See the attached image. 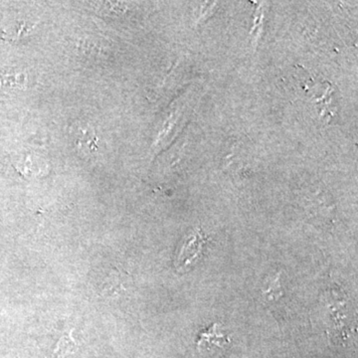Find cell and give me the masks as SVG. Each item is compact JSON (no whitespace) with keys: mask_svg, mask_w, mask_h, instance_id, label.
I'll return each mask as SVG.
<instances>
[{"mask_svg":"<svg viewBox=\"0 0 358 358\" xmlns=\"http://www.w3.org/2000/svg\"><path fill=\"white\" fill-rule=\"evenodd\" d=\"M200 236L201 235H192V237L186 238L185 243H183L180 253L176 259V267L182 268L199 256L202 249V241H204L203 238Z\"/></svg>","mask_w":358,"mask_h":358,"instance_id":"6da1fadb","label":"cell"},{"mask_svg":"<svg viewBox=\"0 0 358 358\" xmlns=\"http://www.w3.org/2000/svg\"><path fill=\"white\" fill-rule=\"evenodd\" d=\"M215 329L216 324L212 327V329H209V331H204V333L201 334L199 341V346L207 343H209V345L218 346V348H223L226 343H229V341H228L226 336L216 333Z\"/></svg>","mask_w":358,"mask_h":358,"instance_id":"7a4b0ae2","label":"cell"},{"mask_svg":"<svg viewBox=\"0 0 358 358\" xmlns=\"http://www.w3.org/2000/svg\"><path fill=\"white\" fill-rule=\"evenodd\" d=\"M83 131L84 133H80L79 136H78L77 145L83 147L85 143V145H86L87 147H88L87 148V150H90V152H93V150H96V136L90 134L89 131Z\"/></svg>","mask_w":358,"mask_h":358,"instance_id":"3957f363","label":"cell"}]
</instances>
